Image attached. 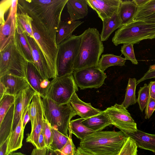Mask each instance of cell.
Wrapping results in <instances>:
<instances>
[{
	"instance_id": "obj_56",
	"label": "cell",
	"mask_w": 155,
	"mask_h": 155,
	"mask_svg": "<svg viewBox=\"0 0 155 155\" xmlns=\"http://www.w3.org/2000/svg\"><path fill=\"white\" fill-rule=\"evenodd\" d=\"M155 69V64L151 65L149 68V69L150 70H153Z\"/></svg>"
},
{
	"instance_id": "obj_41",
	"label": "cell",
	"mask_w": 155,
	"mask_h": 155,
	"mask_svg": "<svg viewBox=\"0 0 155 155\" xmlns=\"http://www.w3.org/2000/svg\"><path fill=\"white\" fill-rule=\"evenodd\" d=\"M51 126L48 122L45 119L44 134L46 146L50 147L52 141V132Z\"/></svg>"
},
{
	"instance_id": "obj_9",
	"label": "cell",
	"mask_w": 155,
	"mask_h": 155,
	"mask_svg": "<svg viewBox=\"0 0 155 155\" xmlns=\"http://www.w3.org/2000/svg\"><path fill=\"white\" fill-rule=\"evenodd\" d=\"M78 88L73 74L57 76L53 79L47 89L46 97L59 104L70 102Z\"/></svg>"
},
{
	"instance_id": "obj_47",
	"label": "cell",
	"mask_w": 155,
	"mask_h": 155,
	"mask_svg": "<svg viewBox=\"0 0 155 155\" xmlns=\"http://www.w3.org/2000/svg\"><path fill=\"white\" fill-rule=\"evenodd\" d=\"M10 135L5 141L0 146V155H7V151Z\"/></svg>"
},
{
	"instance_id": "obj_46",
	"label": "cell",
	"mask_w": 155,
	"mask_h": 155,
	"mask_svg": "<svg viewBox=\"0 0 155 155\" xmlns=\"http://www.w3.org/2000/svg\"><path fill=\"white\" fill-rule=\"evenodd\" d=\"M29 105L24 110L22 115L23 127L24 130L26 124L30 120Z\"/></svg>"
},
{
	"instance_id": "obj_53",
	"label": "cell",
	"mask_w": 155,
	"mask_h": 155,
	"mask_svg": "<svg viewBox=\"0 0 155 155\" xmlns=\"http://www.w3.org/2000/svg\"><path fill=\"white\" fill-rule=\"evenodd\" d=\"M149 0H134L138 7H140L144 5Z\"/></svg>"
},
{
	"instance_id": "obj_17",
	"label": "cell",
	"mask_w": 155,
	"mask_h": 155,
	"mask_svg": "<svg viewBox=\"0 0 155 155\" xmlns=\"http://www.w3.org/2000/svg\"><path fill=\"white\" fill-rule=\"evenodd\" d=\"M0 82L3 84L5 88V94L15 96L29 85L25 77L8 74L0 77Z\"/></svg>"
},
{
	"instance_id": "obj_54",
	"label": "cell",
	"mask_w": 155,
	"mask_h": 155,
	"mask_svg": "<svg viewBox=\"0 0 155 155\" xmlns=\"http://www.w3.org/2000/svg\"><path fill=\"white\" fill-rule=\"evenodd\" d=\"M5 90L4 85L2 83L0 82V99L5 94Z\"/></svg>"
},
{
	"instance_id": "obj_23",
	"label": "cell",
	"mask_w": 155,
	"mask_h": 155,
	"mask_svg": "<svg viewBox=\"0 0 155 155\" xmlns=\"http://www.w3.org/2000/svg\"><path fill=\"white\" fill-rule=\"evenodd\" d=\"M82 123L94 132L102 131L107 127L111 125V121L105 110L97 115L84 119Z\"/></svg>"
},
{
	"instance_id": "obj_38",
	"label": "cell",
	"mask_w": 155,
	"mask_h": 155,
	"mask_svg": "<svg viewBox=\"0 0 155 155\" xmlns=\"http://www.w3.org/2000/svg\"><path fill=\"white\" fill-rule=\"evenodd\" d=\"M133 45L132 44H124L121 47L120 51L126 60H129L133 64H137L138 62L135 55Z\"/></svg>"
},
{
	"instance_id": "obj_12",
	"label": "cell",
	"mask_w": 155,
	"mask_h": 155,
	"mask_svg": "<svg viewBox=\"0 0 155 155\" xmlns=\"http://www.w3.org/2000/svg\"><path fill=\"white\" fill-rule=\"evenodd\" d=\"M18 0H12L5 23L0 26V51L15 38Z\"/></svg>"
},
{
	"instance_id": "obj_29",
	"label": "cell",
	"mask_w": 155,
	"mask_h": 155,
	"mask_svg": "<svg viewBox=\"0 0 155 155\" xmlns=\"http://www.w3.org/2000/svg\"><path fill=\"white\" fill-rule=\"evenodd\" d=\"M84 119L80 118L71 120L69 125V133L74 134L81 140L95 132L83 124Z\"/></svg>"
},
{
	"instance_id": "obj_28",
	"label": "cell",
	"mask_w": 155,
	"mask_h": 155,
	"mask_svg": "<svg viewBox=\"0 0 155 155\" xmlns=\"http://www.w3.org/2000/svg\"><path fill=\"white\" fill-rule=\"evenodd\" d=\"M14 104H13L0 124V146L8 138L12 131Z\"/></svg>"
},
{
	"instance_id": "obj_10",
	"label": "cell",
	"mask_w": 155,
	"mask_h": 155,
	"mask_svg": "<svg viewBox=\"0 0 155 155\" xmlns=\"http://www.w3.org/2000/svg\"><path fill=\"white\" fill-rule=\"evenodd\" d=\"M105 111L111 121V125L127 134L133 133L137 130L136 123L121 104H115Z\"/></svg>"
},
{
	"instance_id": "obj_32",
	"label": "cell",
	"mask_w": 155,
	"mask_h": 155,
	"mask_svg": "<svg viewBox=\"0 0 155 155\" xmlns=\"http://www.w3.org/2000/svg\"><path fill=\"white\" fill-rule=\"evenodd\" d=\"M155 13V0H149L143 5L138 7L133 21H144Z\"/></svg>"
},
{
	"instance_id": "obj_35",
	"label": "cell",
	"mask_w": 155,
	"mask_h": 155,
	"mask_svg": "<svg viewBox=\"0 0 155 155\" xmlns=\"http://www.w3.org/2000/svg\"><path fill=\"white\" fill-rule=\"evenodd\" d=\"M15 96L9 94H5L0 99V124L5 116L9 109L14 104Z\"/></svg>"
},
{
	"instance_id": "obj_16",
	"label": "cell",
	"mask_w": 155,
	"mask_h": 155,
	"mask_svg": "<svg viewBox=\"0 0 155 155\" xmlns=\"http://www.w3.org/2000/svg\"><path fill=\"white\" fill-rule=\"evenodd\" d=\"M120 0H86L88 5L103 21L111 17L118 11Z\"/></svg>"
},
{
	"instance_id": "obj_30",
	"label": "cell",
	"mask_w": 155,
	"mask_h": 155,
	"mask_svg": "<svg viewBox=\"0 0 155 155\" xmlns=\"http://www.w3.org/2000/svg\"><path fill=\"white\" fill-rule=\"evenodd\" d=\"M126 61L125 58L120 56L112 54H103L99 60L98 67L102 71L104 72L107 68L112 66H124Z\"/></svg>"
},
{
	"instance_id": "obj_13",
	"label": "cell",
	"mask_w": 155,
	"mask_h": 155,
	"mask_svg": "<svg viewBox=\"0 0 155 155\" xmlns=\"http://www.w3.org/2000/svg\"><path fill=\"white\" fill-rule=\"evenodd\" d=\"M25 78L29 85L41 97H46V91L50 81L42 76L33 63L27 61Z\"/></svg>"
},
{
	"instance_id": "obj_8",
	"label": "cell",
	"mask_w": 155,
	"mask_h": 155,
	"mask_svg": "<svg viewBox=\"0 0 155 155\" xmlns=\"http://www.w3.org/2000/svg\"><path fill=\"white\" fill-rule=\"evenodd\" d=\"M0 53V77L8 74L25 77L27 61L17 49L15 38Z\"/></svg>"
},
{
	"instance_id": "obj_5",
	"label": "cell",
	"mask_w": 155,
	"mask_h": 155,
	"mask_svg": "<svg viewBox=\"0 0 155 155\" xmlns=\"http://www.w3.org/2000/svg\"><path fill=\"white\" fill-rule=\"evenodd\" d=\"M21 9L26 12L32 18L31 25L34 39L43 53L53 79L57 76L56 63L58 51V45L44 26L33 15L29 12Z\"/></svg>"
},
{
	"instance_id": "obj_37",
	"label": "cell",
	"mask_w": 155,
	"mask_h": 155,
	"mask_svg": "<svg viewBox=\"0 0 155 155\" xmlns=\"http://www.w3.org/2000/svg\"><path fill=\"white\" fill-rule=\"evenodd\" d=\"M137 148L134 141L128 137L117 155H137Z\"/></svg>"
},
{
	"instance_id": "obj_26",
	"label": "cell",
	"mask_w": 155,
	"mask_h": 155,
	"mask_svg": "<svg viewBox=\"0 0 155 155\" xmlns=\"http://www.w3.org/2000/svg\"><path fill=\"white\" fill-rule=\"evenodd\" d=\"M24 130L22 116L17 125L10 135L7 151V155L21 148Z\"/></svg>"
},
{
	"instance_id": "obj_15",
	"label": "cell",
	"mask_w": 155,
	"mask_h": 155,
	"mask_svg": "<svg viewBox=\"0 0 155 155\" xmlns=\"http://www.w3.org/2000/svg\"><path fill=\"white\" fill-rule=\"evenodd\" d=\"M25 33L31 48L33 64L44 78L53 79L50 70L39 46L34 38Z\"/></svg>"
},
{
	"instance_id": "obj_11",
	"label": "cell",
	"mask_w": 155,
	"mask_h": 155,
	"mask_svg": "<svg viewBox=\"0 0 155 155\" xmlns=\"http://www.w3.org/2000/svg\"><path fill=\"white\" fill-rule=\"evenodd\" d=\"M74 81L81 89L97 88L104 83L107 75L98 67H91L74 71Z\"/></svg>"
},
{
	"instance_id": "obj_50",
	"label": "cell",
	"mask_w": 155,
	"mask_h": 155,
	"mask_svg": "<svg viewBox=\"0 0 155 155\" xmlns=\"http://www.w3.org/2000/svg\"><path fill=\"white\" fill-rule=\"evenodd\" d=\"M46 155H61L58 150H54L50 147H47Z\"/></svg>"
},
{
	"instance_id": "obj_1",
	"label": "cell",
	"mask_w": 155,
	"mask_h": 155,
	"mask_svg": "<svg viewBox=\"0 0 155 155\" xmlns=\"http://www.w3.org/2000/svg\"><path fill=\"white\" fill-rule=\"evenodd\" d=\"M68 0H19L18 7L33 15L55 41L62 11Z\"/></svg>"
},
{
	"instance_id": "obj_52",
	"label": "cell",
	"mask_w": 155,
	"mask_h": 155,
	"mask_svg": "<svg viewBox=\"0 0 155 155\" xmlns=\"http://www.w3.org/2000/svg\"><path fill=\"white\" fill-rule=\"evenodd\" d=\"M75 155H91L78 147L76 149Z\"/></svg>"
},
{
	"instance_id": "obj_25",
	"label": "cell",
	"mask_w": 155,
	"mask_h": 155,
	"mask_svg": "<svg viewBox=\"0 0 155 155\" xmlns=\"http://www.w3.org/2000/svg\"><path fill=\"white\" fill-rule=\"evenodd\" d=\"M84 22L80 21H72L69 20L61 21L56 35V42L57 45L71 37L74 31Z\"/></svg>"
},
{
	"instance_id": "obj_14",
	"label": "cell",
	"mask_w": 155,
	"mask_h": 155,
	"mask_svg": "<svg viewBox=\"0 0 155 155\" xmlns=\"http://www.w3.org/2000/svg\"><path fill=\"white\" fill-rule=\"evenodd\" d=\"M36 93L29 85L28 87L21 91L15 96L12 131L18 124L24 110L29 105L32 98Z\"/></svg>"
},
{
	"instance_id": "obj_33",
	"label": "cell",
	"mask_w": 155,
	"mask_h": 155,
	"mask_svg": "<svg viewBox=\"0 0 155 155\" xmlns=\"http://www.w3.org/2000/svg\"><path fill=\"white\" fill-rule=\"evenodd\" d=\"M16 20L25 32L34 38L31 25V17L18 7Z\"/></svg>"
},
{
	"instance_id": "obj_20",
	"label": "cell",
	"mask_w": 155,
	"mask_h": 155,
	"mask_svg": "<svg viewBox=\"0 0 155 155\" xmlns=\"http://www.w3.org/2000/svg\"><path fill=\"white\" fill-rule=\"evenodd\" d=\"M15 42L17 49L25 60L33 63L31 48L25 32L17 21Z\"/></svg>"
},
{
	"instance_id": "obj_48",
	"label": "cell",
	"mask_w": 155,
	"mask_h": 155,
	"mask_svg": "<svg viewBox=\"0 0 155 155\" xmlns=\"http://www.w3.org/2000/svg\"><path fill=\"white\" fill-rule=\"evenodd\" d=\"M148 85L150 97L155 99V81L150 82Z\"/></svg>"
},
{
	"instance_id": "obj_21",
	"label": "cell",
	"mask_w": 155,
	"mask_h": 155,
	"mask_svg": "<svg viewBox=\"0 0 155 155\" xmlns=\"http://www.w3.org/2000/svg\"><path fill=\"white\" fill-rule=\"evenodd\" d=\"M127 135L134 141L137 147L155 153V134L137 129L134 133Z\"/></svg>"
},
{
	"instance_id": "obj_44",
	"label": "cell",
	"mask_w": 155,
	"mask_h": 155,
	"mask_svg": "<svg viewBox=\"0 0 155 155\" xmlns=\"http://www.w3.org/2000/svg\"><path fill=\"white\" fill-rule=\"evenodd\" d=\"M154 78H155V69H149L144 75L137 81V85L145 80Z\"/></svg>"
},
{
	"instance_id": "obj_49",
	"label": "cell",
	"mask_w": 155,
	"mask_h": 155,
	"mask_svg": "<svg viewBox=\"0 0 155 155\" xmlns=\"http://www.w3.org/2000/svg\"><path fill=\"white\" fill-rule=\"evenodd\" d=\"M47 149V147L42 149H38L35 148L32 150L31 155H46Z\"/></svg>"
},
{
	"instance_id": "obj_3",
	"label": "cell",
	"mask_w": 155,
	"mask_h": 155,
	"mask_svg": "<svg viewBox=\"0 0 155 155\" xmlns=\"http://www.w3.org/2000/svg\"><path fill=\"white\" fill-rule=\"evenodd\" d=\"M81 35V39L74 71L98 67L104 46L97 29L89 28Z\"/></svg>"
},
{
	"instance_id": "obj_31",
	"label": "cell",
	"mask_w": 155,
	"mask_h": 155,
	"mask_svg": "<svg viewBox=\"0 0 155 155\" xmlns=\"http://www.w3.org/2000/svg\"><path fill=\"white\" fill-rule=\"evenodd\" d=\"M137 82L135 78H130L129 79L125 98L121 104L126 109L130 106L136 104L137 102L135 94Z\"/></svg>"
},
{
	"instance_id": "obj_51",
	"label": "cell",
	"mask_w": 155,
	"mask_h": 155,
	"mask_svg": "<svg viewBox=\"0 0 155 155\" xmlns=\"http://www.w3.org/2000/svg\"><path fill=\"white\" fill-rule=\"evenodd\" d=\"M143 21L148 23L155 24V13L148 17Z\"/></svg>"
},
{
	"instance_id": "obj_55",
	"label": "cell",
	"mask_w": 155,
	"mask_h": 155,
	"mask_svg": "<svg viewBox=\"0 0 155 155\" xmlns=\"http://www.w3.org/2000/svg\"><path fill=\"white\" fill-rule=\"evenodd\" d=\"M9 155H26L20 152L12 153H10Z\"/></svg>"
},
{
	"instance_id": "obj_34",
	"label": "cell",
	"mask_w": 155,
	"mask_h": 155,
	"mask_svg": "<svg viewBox=\"0 0 155 155\" xmlns=\"http://www.w3.org/2000/svg\"><path fill=\"white\" fill-rule=\"evenodd\" d=\"M51 129L52 141L49 147L54 150H60L67 143L69 139V136L64 135L52 127Z\"/></svg>"
},
{
	"instance_id": "obj_2",
	"label": "cell",
	"mask_w": 155,
	"mask_h": 155,
	"mask_svg": "<svg viewBox=\"0 0 155 155\" xmlns=\"http://www.w3.org/2000/svg\"><path fill=\"white\" fill-rule=\"evenodd\" d=\"M128 137L121 130L95 132L81 140L79 147L91 155H117Z\"/></svg>"
},
{
	"instance_id": "obj_4",
	"label": "cell",
	"mask_w": 155,
	"mask_h": 155,
	"mask_svg": "<svg viewBox=\"0 0 155 155\" xmlns=\"http://www.w3.org/2000/svg\"><path fill=\"white\" fill-rule=\"evenodd\" d=\"M45 119L51 126L66 136L71 118L76 114L70 102L59 104L47 98H41Z\"/></svg>"
},
{
	"instance_id": "obj_18",
	"label": "cell",
	"mask_w": 155,
	"mask_h": 155,
	"mask_svg": "<svg viewBox=\"0 0 155 155\" xmlns=\"http://www.w3.org/2000/svg\"><path fill=\"white\" fill-rule=\"evenodd\" d=\"M45 118L41 97L38 94L37 98V113L33 127L30 134H28L26 140L31 143L35 148L39 135L44 129Z\"/></svg>"
},
{
	"instance_id": "obj_40",
	"label": "cell",
	"mask_w": 155,
	"mask_h": 155,
	"mask_svg": "<svg viewBox=\"0 0 155 155\" xmlns=\"http://www.w3.org/2000/svg\"><path fill=\"white\" fill-rule=\"evenodd\" d=\"M38 94L36 93L29 105V112L31 128L33 127L37 113V98Z\"/></svg>"
},
{
	"instance_id": "obj_36",
	"label": "cell",
	"mask_w": 155,
	"mask_h": 155,
	"mask_svg": "<svg viewBox=\"0 0 155 155\" xmlns=\"http://www.w3.org/2000/svg\"><path fill=\"white\" fill-rule=\"evenodd\" d=\"M150 97L149 86L147 84H145L143 87H140L137 99V102L141 112H143L146 107Z\"/></svg>"
},
{
	"instance_id": "obj_43",
	"label": "cell",
	"mask_w": 155,
	"mask_h": 155,
	"mask_svg": "<svg viewBox=\"0 0 155 155\" xmlns=\"http://www.w3.org/2000/svg\"><path fill=\"white\" fill-rule=\"evenodd\" d=\"M155 110V99L150 97L146 107L145 118H150Z\"/></svg>"
},
{
	"instance_id": "obj_24",
	"label": "cell",
	"mask_w": 155,
	"mask_h": 155,
	"mask_svg": "<svg viewBox=\"0 0 155 155\" xmlns=\"http://www.w3.org/2000/svg\"><path fill=\"white\" fill-rule=\"evenodd\" d=\"M138 8L134 0H120L117 13L122 21V25L133 20Z\"/></svg>"
},
{
	"instance_id": "obj_42",
	"label": "cell",
	"mask_w": 155,
	"mask_h": 155,
	"mask_svg": "<svg viewBox=\"0 0 155 155\" xmlns=\"http://www.w3.org/2000/svg\"><path fill=\"white\" fill-rule=\"evenodd\" d=\"M12 0H2L0 2V25H3L5 22L4 15L11 7Z\"/></svg>"
},
{
	"instance_id": "obj_19",
	"label": "cell",
	"mask_w": 155,
	"mask_h": 155,
	"mask_svg": "<svg viewBox=\"0 0 155 155\" xmlns=\"http://www.w3.org/2000/svg\"><path fill=\"white\" fill-rule=\"evenodd\" d=\"M70 103L76 114L82 118L85 119L90 117L102 111L93 107L91 103H87L82 101L78 97L76 92L72 95Z\"/></svg>"
},
{
	"instance_id": "obj_7",
	"label": "cell",
	"mask_w": 155,
	"mask_h": 155,
	"mask_svg": "<svg viewBox=\"0 0 155 155\" xmlns=\"http://www.w3.org/2000/svg\"><path fill=\"white\" fill-rule=\"evenodd\" d=\"M81 39V35H73L58 45L57 76L73 74Z\"/></svg>"
},
{
	"instance_id": "obj_22",
	"label": "cell",
	"mask_w": 155,
	"mask_h": 155,
	"mask_svg": "<svg viewBox=\"0 0 155 155\" xmlns=\"http://www.w3.org/2000/svg\"><path fill=\"white\" fill-rule=\"evenodd\" d=\"M66 5L71 21L82 19L87 15L88 5L86 0H68Z\"/></svg>"
},
{
	"instance_id": "obj_39",
	"label": "cell",
	"mask_w": 155,
	"mask_h": 155,
	"mask_svg": "<svg viewBox=\"0 0 155 155\" xmlns=\"http://www.w3.org/2000/svg\"><path fill=\"white\" fill-rule=\"evenodd\" d=\"M69 133V138L67 143L62 149L58 150L63 155H75L76 149L72 140V134Z\"/></svg>"
},
{
	"instance_id": "obj_6",
	"label": "cell",
	"mask_w": 155,
	"mask_h": 155,
	"mask_svg": "<svg viewBox=\"0 0 155 155\" xmlns=\"http://www.w3.org/2000/svg\"><path fill=\"white\" fill-rule=\"evenodd\" d=\"M155 38V24L143 21H133L122 25L116 31L112 42L117 46L121 44L138 43L145 39Z\"/></svg>"
},
{
	"instance_id": "obj_45",
	"label": "cell",
	"mask_w": 155,
	"mask_h": 155,
	"mask_svg": "<svg viewBox=\"0 0 155 155\" xmlns=\"http://www.w3.org/2000/svg\"><path fill=\"white\" fill-rule=\"evenodd\" d=\"M44 129L39 135L38 138L36 148L38 149H42L47 147L45 142L44 134Z\"/></svg>"
},
{
	"instance_id": "obj_27",
	"label": "cell",
	"mask_w": 155,
	"mask_h": 155,
	"mask_svg": "<svg viewBox=\"0 0 155 155\" xmlns=\"http://www.w3.org/2000/svg\"><path fill=\"white\" fill-rule=\"evenodd\" d=\"M102 21L103 28L100 34L102 41L107 40L111 34L115 30L122 25V21L117 12L110 18L104 20Z\"/></svg>"
}]
</instances>
